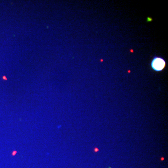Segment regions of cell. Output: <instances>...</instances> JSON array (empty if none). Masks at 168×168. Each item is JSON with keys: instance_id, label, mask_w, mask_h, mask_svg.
<instances>
[{"instance_id": "cell-1", "label": "cell", "mask_w": 168, "mask_h": 168, "mask_svg": "<svg viewBox=\"0 0 168 168\" xmlns=\"http://www.w3.org/2000/svg\"><path fill=\"white\" fill-rule=\"evenodd\" d=\"M165 65V60L162 57L156 56L154 57L151 62L152 69L156 72H161L163 71Z\"/></svg>"}, {"instance_id": "cell-2", "label": "cell", "mask_w": 168, "mask_h": 168, "mask_svg": "<svg viewBox=\"0 0 168 168\" xmlns=\"http://www.w3.org/2000/svg\"><path fill=\"white\" fill-rule=\"evenodd\" d=\"M16 153H17V151H13L12 153L13 156H14L15 155V154H16Z\"/></svg>"}, {"instance_id": "cell-3", "label": "cell", "mask_w": 168, "mask_h": 168, "mask_svg": "<svg viewBox=\"0 0 168 168\" xmlns=\"http://www.w3.org/2000/svg\"><path fill=\"white\" fill-rule=\"evenodd\" d=\"M99 151V149L97 148H95L94 149V151L95 152H98Z\"/></svg>"}, {"instance_id": "cell-4", "label": "cell", "mask_w": 168, "mask_h": 168, "mask_svg": "<svg viewBox=\"0 0 168 168\" xmlns=\"http://www.w3.org/2000/svg\"><path fill=\"white\" fill-rule=\"evenodd\" d=\"M61 125H58V126H57V129H60L61 128Z\"/></svg>"}, {"instance_id": "cell-5", "label": "cell", "mask_w": 168, "mask_h": 168, "mask_svg": "<svg viewBox=\"0 0 168 168\" xmlns=\"http://www.w3.org/2000/svg\"><path fill=\"white\" fill-rule=\"evenodd\" d=\"M163 160H164V158L163 157H162V158H161V160L162 161H163Z\"/></svg>"}]
</instances>
